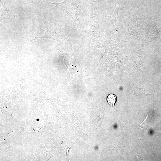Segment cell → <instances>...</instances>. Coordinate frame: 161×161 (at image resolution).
Masks as SVG:
<instances>
[{"mask_svg":"<svg viewBox=\"0 0 161 161\" xmlns=\"http://www.w3.org/2000/svg\"><path fill=\"white\" fill-rule=\"evenodd\" d=\"M29 43L41 38H47L60 42L66 40L67 37L64 27L55 22L50 21L36 26L30 36Z\"/></svg>","mask_w":161,"mask_h":161,"instance_id":"6da1fadb","label":"cell"},{"mask_svg":"<svg viewBox=\"0 0 161 161\" xmlns=\"http://www.w3.org/2000/svg\"><path fill=\"white\" fill-rule=\"evenodd\" d=\"M50 8L62 11L70 16L74 22L75 26L79 30L82 26L79 19V15L82 10V6L75 2L74 0H64L61 3H53L45 2Z\"/></svg>","mask_w":161,"mask_h":161,"instance_id":"7a4b0ae2","label":"cell"},{"mask_svg":"<svg viewBox=\"0 0 161 161\" xmlns=\"http://www.w3.org/2000/svg\"><path fill=\"white\" fill-rule=\"evenodd\" d=\"M1 21L9 18L11 5L9 0H1Z\"/></svg>","mask_w":161,"mask_h":161,"instance_id":"3957f363","label":"cell"},{"mask_svg":"<svg viewBox=\"0 0 161 161\" xmlns=\"http://www.w3.org/2000/svg\"><path fill=\"white\" fill-rule=\"evenodd\" d=\"M107 101L112 108H114L115 104L117 101V96L113 94H110L107 97Z\"/></svg>","mask_w":161,"mask_h":161,"instance_id":"277c9868","label":"cell"},{"mask_svg":"<svg viewBox=\"0 0 161 161\" xmlns=\"http://www.w3.org/2000/svg\"><path fill=\"white\" fill-rule=\"evenodd\" d=\"M116 2L115 3L113 12L114 14H118V11L119 10L121 9L122 6L121 2V0H115Z\"/></svg>","mask_w":161,"mask_h":161,"instance_id":"5b68a950","label":"cell"}]
</instances>
